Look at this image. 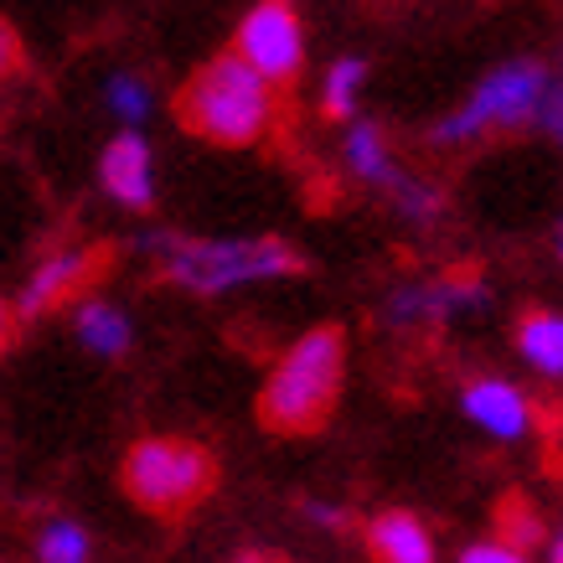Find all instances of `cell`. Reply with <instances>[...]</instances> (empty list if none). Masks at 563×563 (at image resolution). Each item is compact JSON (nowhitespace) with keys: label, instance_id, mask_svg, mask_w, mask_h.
<instances>
[{"label":"cell","instance_id":"1","mask_svg":"<svg viewBox=\"0 0 563 563\" xmlns=\"http://www.w3.org/2000/svg\"><path fill=\"white\" fill-rule=\"evenodd\" d=\"M176 114L207 145L243 151V145H258L274 135L279 99H274V84H264L239 52H222L191 73V84L176 99Z\"/></svg>","mask_w":563,"mask_h":563},{"label":"cell","instance_id":"2","mask_svg":"<svg viewBox=\"0 0 563 563\" xmlns=\"http://www.w3.org/2000/svg\"><path fill=\"white\" fill-rule=\"evenodd\" d=\"M346 383V336L342 325H316L274 362L258 388V424L274 434H316L331 419Z\"/></svg>","mask_w":563,"mask_h":563},{"label":"cell","instance_id":"3","mask_svg":"<svg viewBox=\"0 0 563 563\" xmlns=\"http://www.w3.org/2000/svg\"><path fill=\"white\" fill-rule=\"evenodd\" d=\"M161 274L191 295H228L239 285H269L306 269V254L285 239H181L151 233Z\"/></svg>","mask_w":563,"mask_h":563},{"label":"cell","instance_id":"4","mask_svg":"<svg viewBox=\"0 0 563 563\" xmlns=\"http://www.w3.org/2000/svg\"><path fill=\"white\" fill-rule=\"evenodd\" d=\"M218 486V461L202 440L187 434H145L124 450V492L140 512L187 517Z\"/></svg>","mask_w":563,"mask_h":563},{"label":"cell","instance_id":"5","mask_svg":"<svg viewBox=\"0 0 563 563\" xmlns=\"http://www.w3.org/2000/svg\"><path fill=\"white\" fill-rule=\"evenodd\" d=\"M559 84L548 63L538 57H517V63H501L496 73H486L476 88H471V99L455 109V114H444L434 124V145L444 151H461V145H476L486 135H507V130H528L538 120V103L543 93Z\"/></svg>","mask_w":563,"mask_h":563},{"label":"cell","instance_id":"6","mask_svg":"<svg viewBox=\"0 0 563 563\" xmlns=\"http://www.w3.org/2000/svg\"><path fill=\"white\" fill-rule=\"evenodd\" d=\"M233 52L264 78V84L285 88L306 68V21L295 11V0H258L254 11L239 21Z\"/></svg>","mask_w":563,"mask_h":563},{"label":"cell","instance_id":"7","mask_svg":"<svg viewBox=\"0 0 563 563\" xmlns=\"http://www.w3.org/2000/svg\"><path fill=\"white\" fill-rule=\"evenodd\" d=\"M103 264H109L103 249H57V254H47L32 269V279L21 285L16 321H32V316H47V310L68 306L73 295H84L99 279Z\"/></svg>","mask_w":563,"mask_h":563},{"label":"cell","instance_id":"8","mask_svg":"<svg viewBox=\"0 0 563 563\" xmlns=\"http://www.w3.org/2000/svg\"><path fill=\"white\" fill-rule=\"evenodd\" d=\"M461 409L481 434H492V440H501V444L528 440L532 424H538L532 398L522 388H512L507 377H471L461 393Z\"/></svg>","mask_w":563,"mask_h":563},{"label":"cell","instance_id":"9","mask_svg":"<svg viewBox=\"0 0 563 563\" xmlns=\"http://www.w3.org/2000/svg\"><path fill=\"white\" fill-rule=\"evenodd\" d=\"M99 181H103V191H109L114 202L145 212V207L155 202V155H151V140L140 135V130H120V135L109 140V145H103V155H99Z\"/></svg>","mask_w":563,"mask_h":563},{"label":"cell","instance_id":"10","mask_svg":"<svg viewBox=\"0 0 563 563\" xmlns=\"http://www.w3.org/2000/svg\"><path fill=\"white\" fill-rule=\"evenodd\" d=\"M486 300V285L481 279H429V285H409V290H398L388 300V316L398 325H440L450 316H461V310L481 306Z\"/></svg>","mask_w":563,"mask_h":563},{"label":"cell","instance_id":"11","mask_svg":"<svg viewBox=\"0 0 563 563\" xmlns=\"http://www.w3.org/2000/svg\"><path fill=\"white\" fill-rule=\"evenodd\" d=\"M367 553H373V563H440V543H434L429 522L404 512V507L377 512L367 522Z\"/></svg>","mask_w":563,"mask_h":563},{"label":"cell","instance_id":"12","mask_svg":"<svg viewBox=\"0 0 563 563\" xmlns=\"http://www.w3.org/2000/svg\"><path fill=\"white\" fill-rule=\"evenodd\" d=\"M73 336L84 346L88 357H103V362H120L130 346H135V325L124 316L114 300L103 295H84L78 310H73Z\"/></svg>","mask_w":563,"mask_h":563},{"label":"cell","instance_id":"13","mask_svg":"<svg viewBox=\"0 0 563 563\" xmlns=\"http://www.w3.org/2000/svg\"><path fill=\"white\" fill-rule=\"evenodd\" d=\"M342 161L357 181H367V187H377V191H388L393 176H398L393 145L383 140V130L367 120H352V130H346V140H342Z\"/></svg>","mask_w":563,"mask_h":563},{"label":"cell","instance_id":"14","mask_svg":"<svg viewBox=\"0 0 563 563\" xmlns=\"http://www.w3.org/2000/svg\"><path fill=\"white\" fill-rule=\"evenodd\" d=\"M517 352L538 377H559L563 373V321L559 310H528L517 321Z\"/></svg>","mask_w":563,"mask_h":563},{"label":"cell","instance_id":"15","mask_svg":"<svg viewBox=\"0 0 563 563\" xmlns=\"http://www.w3.org/2000/svg\"><path fill=\"white\" fill-rule=\"evenodd\" d=\"M36 563H93V538L73 517H47L36 528Z\"/></svg>","mask_w":563,"mask_h":563},{"label":"cell","instance_id":"16","mask_svg":"<svg viewBox=\"0 0 563 563\" xmlns=\"http://www.w3.org/2000/svg\"><path fill=\"white\" fill-rule=\"evenodd\" d=\"M367 88V63L362 57H342L325 68V84H321V109L331 120H352L357 114V99Z\"/></svg>","mask_w":563,"mask_h":563},{"label":"cell","instance_id":"17","mask_svg":"<svg viewBox=\"0 0 563 563\" xmlns=\"http://www.w3.org/2000/svg\"><path fill=\"white\" fill-rule=\"evenodd\" d=\"M103 103H109V114L124 124V130H140V124L151 120V84L145 78H135V73H114L109 78V88H103Z\"/></svg>","mask_w":563,"mask_h":563},{"label":"cell","instance_id":"18","mask_svg":"<svg viewBox=\"0 0 563 563\" xmlns=\"http://www.w3.org/2000/svg\"><path fill=\"white\" fill-rule=\"evenodd\" d=\"M543 538H548V528H543V517L528 507V496H507V501H501V543L532 553Z\"/></svg>","mask_w":563,"mask_h":563},{"label":"cell","instance_id":"19","mask_svg":"<svg viewBox=\"0 0 563 563\" xmlns=\"http://www.w3.org/2000/svg\"><path fill=\"white\" fill-rule=\"evenodd\" d=\"M393 207L404 212V218H434V207H440V191L424 187V181H413V176H393Z\"/></svg>","mask_w":563,"mask_h":563},{"label":"cell","instance_id":"20","mask_svg":"<svg viewBox=\"0 0 563 563\" xmlns=\"http://www.w3.org/2000/svg\"><path fill=\"white\" fill-rule=\"evenodd\" d=\"M461 563H532V553H522V548H512V543H501V538H486V543L461 548Z\"/></svg>","mask_w":563,"mask_h":563},{"label":"cell","instance_id":"21","mask_svg":"<svg viewBox=\"0 0 563 563\" xmlns=\"http://www.w3.org/2000/svg\"><path fill=\"white\" fill-rule=\"evenodd\" d=\"M306 517L325 532H342L346 522H352V512H346V507H331V501H306Z\"/></svg>","mask_w":563,"mask_h":563},{"label":"cell","instance_id":"22","mask_svg":"<svg viewBox=\"0 0 563 563\" xmlns=\"http://www.w3.org/2000/svg\"><path fill=\"white\" fill-rule=\"evenodd\" d=\"M16 68H21V42H16L11 26H0V78H5V73H16Z\"/></svg>","mask_w":563,"mask_h":563},{"label":"cell","instance_id":"23","mask_svg":"<svg viewBox=\"0 0 563 563\" xmlns=\"http://www.w3.org/2000/svg\"><path fill=\"white\" fill-rule=\"evenodd\" d=\"M11 342H16V310H11V300L0 295V357L11 352Z\"/></svg>","mask_w":563,"mask_h":563},{"label":"cell","instance_id":"24","mask_svg":"<svg viewBox=\"0 0 563 563\" xmlns=\"http://www.w3.org/2000/svg\"><path fill=\"white\" fill-rule=\"evenodd\" d=\"M538 548H543V563H563V543H559V532H548V538H543Z\"/></svg>","mask_w":563,"mask_h":563},{"label":"cell","instance_id":"25","mask_svg":"<svg viewBox=\"0 0 563 563\" xmlns=\"http://www.w3.org/2000/svg\"><path fill=\"white\" fill-rule=\"evenodd\" d=\"M239 563H274V559H269V553H243Z\"/></svg>","mask_w":563,"mask_h":563}]
</instances>
